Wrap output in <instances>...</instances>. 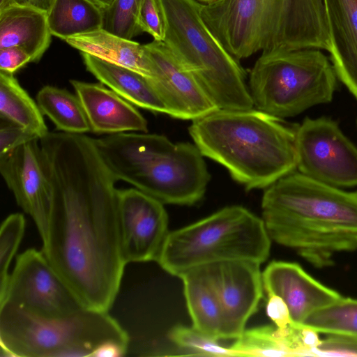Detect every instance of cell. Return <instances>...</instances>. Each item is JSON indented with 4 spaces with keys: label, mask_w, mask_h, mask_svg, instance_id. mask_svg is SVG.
I'll return each mask as SVG.
<instances>
[{
    "label": "cell",
    "mask_w": 357,
    "mask_h": 357,
    "mask_svg": "<svg viewBox=\"0 0 357 357\" xmlns=\"http://www.w3.org/2000/svg\"><path fill=\"white\" fill-rule=\"evenodd\" d=\"M296 169L336 187L357 185V147L331 119L305 118L296 128Z\"/></svg>",
    "instance_id": "cell-10"
},
{
    "label": "cell",
    "mask_w": 357,
    "mask_h": 357,
    "mask_svg": "<svg viewBox=\"0 0 357 357\" xmlns=\"http://www.w3.org/2000/svg\"><path fill=\"white\" fill-rule=\"evenodd\" d=\"M96 146L116 181L128 183L162 204L192 205L206 192L210 174L195 144L127 132L100 138Z\"/></svg>",
    "instance_id": "cell-5"
},
{
    "label": "cell",
    "mask_w": 357,
    "mask_h": 357,
    "mask_svg": "<svg viewBox=\"0 0 357 357\" xmlns=\"http://www.w3.org/2000/svg\"><path fill=\"white\" fill-rule=\"evenodd\" d=\"M128 345L116 342H107L99 346L93 352L91 357H120L124 356Z\"/></svg>",
    "instance_id": "cell-36"
},
{
    "label": "cell",
    "mask_w": 357,
    "mask_h": 357,
    "mask_svg": "<svg viewBox=\"0 0 357 357\" xmlns=\"http://www.w3.org/2000/svg\"><path fill=\"white\" fill-rule=\"evenodd\" d=\"M29 62H31V56L20 47L0 49V71L13 74Z\"/></svg>",
    "instance_id": "cell-34"
},
{
    "label": "cell",
    "mask_w": 357,
    "mask_h": 357,
    "mask_svg": "<svg viewBox=\"0 0 357 357\" xmlns=\"http://www.w3.org/2000/svg\"><path fill=\"white\" fill-rule=\"evenodd\" d=\"M260 264L233 260L203 266L223 313L224 339H237L256 312L263 295Z\"/></svg>",
    "instance_id": "cell-14"
},
{
    "label": "cell",
    "mask_w": 357,
    "mask_h": 357,
    "mask_svg": "<svg viewBox=\"0 0 357 357\" xmlns=\"http://www.w3.org/2000/svg\"><path fill=\"white\" fill-rule=\"evenodd\" d=\"M39 141L52 192L42 251L83 307L107 312L126 264L116 181L94 139L59 131Z\"/></svg>",
    "instance_id": "cell-1"
},
{
    "label": "cell",
    "mask_w": 357,
    "mask_h": 357,
    "mask_svg": "<svg viewBox=\"0 0 357 357\" xmlns=\"http://www.w3.org/2000/svg\"><path fill=\"white\" fill-rule=\"evenodd\" d=\"M296 128L254 108L218 109L192 120L188 131L204 156L250 190L266 188L296 169Z\"/></svg>",
    "instance_id": "cell-3"
},
{
    "label": "cell",
    "mask_w": 357,
    "mask_h": 357,
    "mask_svg": "<svg viewBox=\"0 0 357 357\" xmlns=\"http://www.w3.org/2000/svg\"><path fill=\"white\" fill-rule=\"evenodd\" d=\"M0 172L18 206L33 220L43 241L52 192L39 139L29 141L0 156Z\"/></svg>",
    "instance_id": "cell-13"
},
{
    "label": "cell",
    "mask_w": 357,
    "mask_h": 357,
    "mask_svg": "<svg viewBox=\"0 0 357 357\" xmlns=\"http://www.w3.org/2000/svg\"><path fill=\"white\" fill-rule=\"evenodd\" d=\"M302 325L319 334L357 337V299L342 296L311 313Z\"/></svg>",
    "instance_id": "cell-26"
},
{
    "label": "cell",
    "mask_w": 357,
    "mask_h": 357,
    "mask_svg": "<svg viewBox=\"0 0 357 357\" xmlns=\"http://www.w3.org/2000/svg\"><path fill=\"white\" fill-rule=\"evenodd\" d=\"M262 281L268 296L280 297L286 304L292 321L299 325L313 312L342 297L296 263L272 261L263 272Z\"/></svg>",
    "instance_id": "cell-16"
},
{
    "label": "cell",
    "mask_w": 357,
    "mask_h": 357,
    "mask_svg": "<svg viewBox=\"0 0 357 357\" xmlns=\"http://www.w3.org/2000/svg\"><path fill=\"white\" fill-rule=\"evenodd\" d=\"M266 312L277 328H284L293 322L286 304L277 296H268Z\"/></svg>",
    "instance_id": "cell-35"
},
{
    "label": "cell",
    "mask_w": 357,
    "mask_h": 357,
    "mask_svg": "<svg viewBox=\"0 0 357 357\" xmlns=\"http://www.w3.org/2000/svg\"><path fill=\"white\" fill-rule=\"evenodd\" d=\"M95 5L100 8L101 9H105L109 7L114 0H89Z\"/></svg>",
    "instance_id": "cell-38"
},
{
    "label": "cell",
    "mask_w": 357,
    "mask_h": 357,
    "mask_svg": "<svg viewBox=\"0 0 357 357\" xmlns=\"http://www.w3.org/2000/svg\"><path fill=\"white\" fill-rule=\"evenodd\" d=\"M337 77L357 98V0H324Z\"/></svg>",
    "instance_id": "cell-18"
},
{
    "label": "cell",
    "mask_w": 357,
    "mask_h": 357,
    "mask_svg": "<svg viewBox=\"0 0 357 357\" xmlns=\"http://www.w3.org/2000/svg\"><path fill=\"white\" fill-rule=\"evenodd\" d=\"M336 77L321 50L264 52L250 70L248 87L257 109L283 119L331 102Z\"/></svg>",
    "instance_id": "cell-9"
},
{
    "label": "cell",
    "mask_w": 357,
    "mask_h": 357,
    "mask_svg": "<svg viewBox=\"0 0 357 357\" xmlns=\"http://www.w3.org/2000/svg\"><path fill=\"white\" fill-rule=\"evenodd\" d=\"M200 13L238 61L259 51L330 50L324 0H217Z\"/></svg>",
    "instance_id": "cell-4"
},
{
    "label": "cell",
    "mask_w": 357,
    "mask_h": 357,
    "mask_svg": "<svg viewBox=\"0 0 357 357\" xmlns=\"http://www.w3.org/2000/svg\"><path fill=\"white\" fill-rule=\"evenodd\" d=\"M142 1L114 0L109 7L102 9V29L128 40L142 33L139 14Z\"/></svg>",
    "instance_id": "cell-28"
},
{
    "label": "cell",
    "mask_w": 357,
    "mask_h": 357,
    "mask_svg": "<svg viewBox=\"0 0 357 357\" xmlns=\"http://www.w3.org/2000/svg\"><path fill=\"white\" fill-rule=\"evenodd\" d=\"M117 212L126 264L157 261L169 233L163 204L137 188L119 190Z\"/></svg>",
    "instance_id": "cell-12"
},
{
    "label": "cell",
    "mask_w": 357,
    "mask_h": 357,
    "mask_svg": "<svg viewBox=\"0 0 357 357\" xmlns=\"http://www.w3.org/2000/svg\"><path fill=\"white\" fill-rule=\"evenodd\" d=\"M262 220L271 238L316 268L357 250V191L347 192L301 172L265 188Z\"/></svg>",
    "instance_id": "cell-2"
},
{
    "label": "cell",
    "mask_w": 357,
    "mask_h": 357,
    "mask_svg": "<svg viewBox=\"0 0 357 357\" xmlns=\"http://www.w3.org/2000/svg\"><path fill=\"white\" fill-rule=\"evenodd\" d=\"M70 82L83 106L91 131L108 135L148 131L146 119L133 105L103 84Z\"/></svg>",
    "instance_id": "cell-17"
},
{
    "label": "cell",
    "mask_w": 357,
    "mask_h": 357,
    "mask_svg": "<svg viewBox=\"0 0 357 357\" xmlns=\"http://www.w3.org/2000/svg\"><path fill=\"white\" fill-rule=\"evenodd\" d=\"M169 339L177 346L196 352L198 355L236 356L229 347H222L218 340L210 337L195 328L177 326L169 334Z\"/></svg>",
    "instance_id": "cell-30"
},
{
    "label": "cell",
    "mask_w": 357,
    "mask_h": 357,
    "mask_svg": "<svg viewBox=\"0 0 357 357\" xmlns=\"http://www.w3.org/2000/svg\"><path fill=\"white\" fill-rule=\"evenodd\" d=\"M107 342L128 345L127 333L107 312L82 307L55 317L0 305L1 354L12 357L90 356Z\"/></svg>",
    "instance_id": "cell-7"
},
{
    "label": "cell",
    "mask_w": 357,
    "mask_h": 357,
    "mask_svg": "<svg viewBox=\"0 0 357 357\" xmlns=\"http://www.w3.org/2000/svg\"><path fill=\"white\" fill-rule=\"evenodd\" d=\"M80 52L132 69L149 78L156 77L155 66L144 45L99 30L65 40Z\"/></svg>",
    "instance_id": "cell-20"
},
{
    "label": "cell",
    "mask_w": 357,
    "mask_h": 357,
    "mask_svg": "<svg viewBox=\"0 0 357 357\" xmlns=\"http://www.w3.org/2000/svg\"><path fill=\"white\" fill-rule=\"evenodd\" d=\"M144 46L155 66L156 77L151 80L167 114L192 121L218 109L163 41L153 40Z\"/></svg>",
    "instance_id": "cell-15"
},
{
    "label": "cell",
    "mask_w": 357,
    "mask_h": 357,
    "mask_svg": "<svg viewBox=\"0 0 357 357\" xmlns=\"http://www.w3.org/2000/svg\"><path fill=\"white\" fill-rule=\"evenodd\" d=\"M139 24L142 32L150 34L154 40L163 41L164 24L157 0L142 1Z\"/></svg>",
    "instance_id": "cell-31"
},
{
    "label": "cell",
    "mask_w": 357,
    "mask_h": 357,
    "mask_svg": "<svg viewBox=\"0 0 357 357\" xmlns=\"http://www.w3.org/2000/svg\"><path fill=\"white\" fill-rule=\"evenodd\" d=\"M270 248L263 220L242 206H231L169 232L156 261L180 278L190 269L225 261L261 264L268 259Z\"/></svg>",
    "instance_id": "cell-8"
},
{
    "label": "cell",
    "mask_w": 357,
    "mask_h": 357,
    "mask_svg": "<svg viewBox=\"0 0 357 357\" xmlns=\"http://www.w3.org/2000/svg\"><path fill=\"white\" fill-rule=\"evenodd\" d=\"M33 139H40L36 134L24 128L1 121L0 128V156Z\"/></svg>",
    "instance_id": "cell-33"
},
{
    "label": "cell",
    "mask_w": 357,
    "mask_h": 357,
    "mask_svg": "<svg viewBox=\"0 0 357 357\" xmlns=\"http://www.w3.org/2000/svg\"><path fill=\"white\" fill-rule=\"evenodd\" d=\"M52 33L47 13L14 3L0 11V49L18 47L38 61L49 47Z\"/></svg>",
    "instance_id": "cell-19"
},
{
    "label": "cell",
    "mask_w": 357,
    "mask_h": 357,
    "mask_svg": "<svg viewBox=\"0 0 357 357\" xmlns=\"http://www.w3.org/2000/svg\"><path fill=\"white\" fill-rule=\"evenodd\" d=\"M180 278L192 327L215 339H224L222 307L204 267L190 269Z\"/></svg>",
    "instance_id": "cell-22"
},
{
    "label": "cell",
    "mask_w": 357,
    "mask_h": 357,
    "mask_svg": "<svg viewBox=\"0 0 357 357\" xmlns=\"http://www.w3.org/2000/svg\"><path fill=\"white\" fill-rule=\"evenodd\" d=\"M314 356H357V337L328 335L314 351Z\"/></svg>",
    "instance_id": "cell-32"
},
{
    "label": "cell",
    "mask_w": 357,
    "mask_h": 357,
    "mask_svg": "<svg viewBox=\"0 0 357 357\" xmlns=\"http://www.w3.org/2000/svg\"><path fill=\"white\" fill-rule=\"evenodd\" d=\"M43 317L64 316L82 307L44 253L30 248L19 255L4 300Z\"/></svg>",
    "instance_id": "cell-11"
},
{
    "label": "cell",
    "mask_w": 357,
    "mask_h": 357,
    "mask_svg": "<svg viewBox=\"0 0 357 357\" xmlns=\"http://www.w3.org/2000/svg\"><path fill=\"white\" fill-rule=\"evenodd\" d=\"M25 218L13 213L2 222L0 230V303L6 296L10 273L9 268L24 235Z\"/></svg>",
    "instance_id": "cell-29"
},
{
    "label": "cell",
    "mask_w": 357,
    "mask_h": 357,
    "mask_svg": "<svg viewBox=\"0 0 357 357\" xmlns=\"http://www.w3.org/2000/svg\"><path fill=\"white\" fill-rule=\"evenodd\" d=\"M15 3L31 6L48 12L55 0H13Z\"/></svg>",
    "instance_id": "cell-37"
},
{
    "label": "cell",
    "mask_w": 357,
    "mask_h": 357,
    "mask_svg": "<svg viewBox=\"0 0 357 357\" xmlns=\"http://www.w3.org/2000/svg\"><path fill=\"white\" fill-rule=\"evenodd\" d=\"M86 70L100 83L139 107L166 114L165 106L149 78L132 69L81 52Z\"/></svg>",
    "instance_id": "cell-21"
},
{
    "label": "cell",
    "mask_w": 357,
    "mask_h": 357,
    "mask_svg": "<svg viewBox=\"0 0 357 357\" xmlns=\"http://www.w3.org/2000/svg\"><path fill=\"white\" fill-rule=\"evenodd\" d=\"M102 10L89 0H55L47 12L52 36L63 40L102 29Z\"/></svg>",
    "instance_id": "cell-24"
},
{
    "label": "cell",
    "mask_w": 357,
    "mask_h": 357,
    "mask_svg": "<svg viewBox=\"0 0 357 357\" xmlns=\"http://www.w3.org/2000/svg\"><path fill=\"white\" fill-rule=\"evenodd\" d=\"M271 326L245 330L229 347L236 356H287Z\"/></svg>",
    "instance_id": "cell-27"
},
{
    "label": "cell",
    "mask_w": 357,
    "mask_h": 357,
    "mask_svg": "<svg viewBox=\"0 0 357 357\" xmlns=\"http://www.w3.org/2000/svg\"><path fill=\"white\" fill-rule=\"evenodd\" d=\"M198 1L204 4H209V3L215 2L217 0H198Z\"/></svg>",
    "instance_id": "cell-39"
},
{
    "label": "cell",
    "mask_w": 357,
    "mask_h": 357,
    "mask_svg": "<svg viewBox=\"0 0 357 357\" xmlns=\"http://www.w3.org/2000/svg\"><path fill=\"white\" fill-rule=\"evenodd\" d=\"M0 116L1 121L24 128L39 139L48 132L43 114L13 74L0 71Z\"/></svg>",
    "instance_id": "cell-23"
},
{
    "label": "cell",
    "mask_w": 357,
    "mask_h": 357,
    "mask_svg": "<svg viewBox=\"0 0 357 357\" xmlns=\"http://www.w3.org/2000/svg\"><path fill=\"white\" fill-rule=\"evenodd\" d=\"M36 101L43 115L58 130L71 134L91 131L83 106L75 94L65 89L45 86L37 93Z\"/></svg>",
    "instance_id": "cell-25"
},
{
    "label": "cell",
    "mask_w": 357,
    "mask_h": 357,
    "mask_svg": "<svg viewBox=\"0 0 357 357\" xmlns=\"http://www.w3.org/2000/svg\"><path fill=\"white\" fill-rule=\"evenodd\" d=\"M163 42L218 109H250L254 103L239 61L222 45L201 16L198 0H157Z\"/></svg>",
    "instance_id": "cell-6"
}]
</instances>
